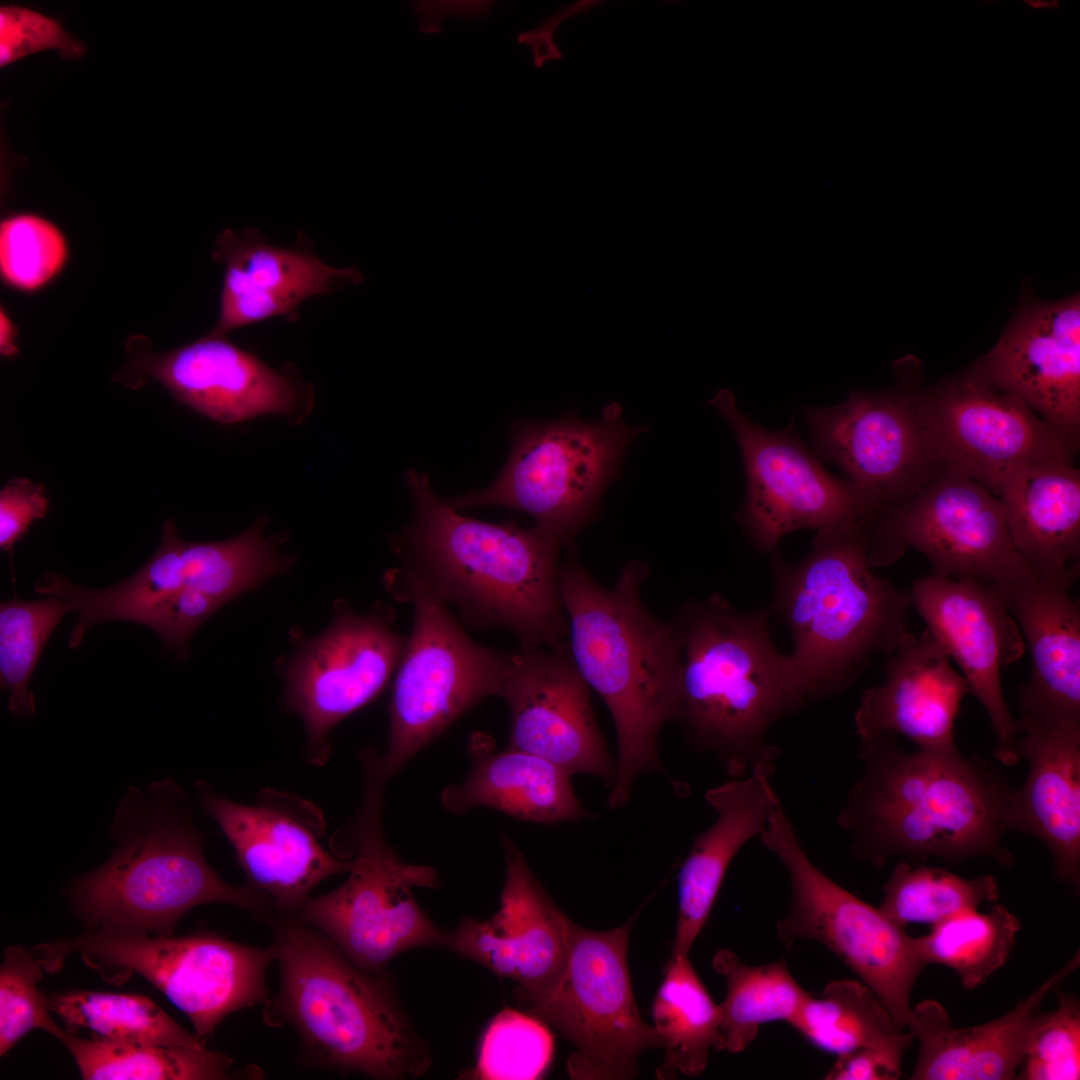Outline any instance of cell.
I'll return each instance as SVG.
<instances>
[{"label": "cell", "mask_w": 1080, "mask_h": 1080, "mask_svg": "<svg viewBox=\"0 0 1080 1080\" xmlns=\"http://www.w3.org/2000/svg\"><path fill=\"white\" fill-rule=\"evenodd\" d=\"M862 772L837 816L852 849L874 866L893 857L957 863L985 856L1003 866L1014 787L979 756L901 749L893 734L861 741Z\"/></svg>", "instance_id": "cell-1"}, {"label": "cell", "mask_w": 1080, "mask_h": 1080, "mask_svg": "<svg viewBox=\"0 0 1080 1080\" xmlns=\"http://www.w3.org/2000/svg\"><path fill=\"white\" fill-rule=\"evenodd\" d=\"M406 482L414 514L396 536L395 551L429 580L462 622L503 629L521 645L568 642L558 581L564 545L557 538L535 525L462 515L433 491L425 473L408 470Z\"/></svg>", "instance_id": "cell-2"}, {"label": "cell", "mask_w": 1080, "mask_h": 1080, "mask_svg": "<svg viewBox=\"0 0 1080 1080\" xmlns=\"http://www.w3.org/2000/svg\"><path fill=\"white\" fill-rule=\"evenodd\" d=\"M648 567L630 561L612 587L599 584L577 561L559 569L569 625L568 647L589 688L604 701L618 738L619 757L608 798L626 805L638 776L662 772L657 739L675 721L682 667L674 621L649 613L641 598Z\"/></svg>", "instance_id": "cell-3"}, {"label": "cell", "mask_w": 1080, "mask_h": 1080, "mask_svg": "<svg viewBox=\"0 0 1080 1080\" xmlns=\"http://www.w3.org/2000/svg\"><path fill=\"white\" fill-rule=\"evenodd\" d=\"M280 986L263 1005L270 1027H290L303 1058L319 1068L374 1079L423 1076L431 1051L412 1024L387 970L351 962L297 915H274Z\"/></svg>", "instance_id": "cell-4"}, {"label": "cell", "mask_w": 1080, "mask_h": 1080, "mask_svg": "<svg viewBox=\"0 0 1080 1080\" xmlns=\"http://www.w3.org/2000/svg\"><path fill=\"white\" fill-rule=\"evenodd\" d=\"M116 847L100 867L68 888L89 927L124 925L173 935L180 919L208 903L241 908L267 921L270 902L247 885L224 881L204 855L206 833L194 823L189 797L174 779L130 787L111 825Z\"/></svg>", "instance_id": "cell-5"}, {"label": "cell", "mask_w": 1080, "mask_h": 1080, "mask_svg": "<svg viewBox=\"0 0 1080 1080\" xmlns=\"http://www.w3.org/2000/svg\"><path fill=\"white\" fill-rule=\"evenodd\" d=\"M865 524L816 533L796 563L770 553V610L792 636L788 658L805 704L843 692L874 656H889L910 635V592L873 572Z\"/></svg>", "instance_id": "cell-6"}, {"label": "cell", "mask_w": 1080, "mask_h": 1080, "mask_svg": "<svg viewBox=\"0 0 1080 1080\" xmlns=\"http://www.w3.org/2000/svg\"><path fill=\"white\" fill-rule=\"evenodd\" d=\"M770 608L736 609L720 594L687 603L673 619L682 667L675 721L731 778L746 776L775 746L770 727L805 704L788 655L775 647Z\"/></svg>", "instance_id": "cell-7"}, {"label": "cell", "mask_w": 1080, "mask_h": 1080, "mask_svg": "<svg viewBox=\"0 0 1080 1080\" xmlns=\"http://www.w3.org/2000/svg\"><path fill=\"white\" fill-rule=\"evenodd\" d=\"M366 785L361 807L332 850L351 859L347 879L336 889L310 897L297 916L328 939L358 967L383 972L401 953L448 948L449 931L439 928L416 901L414 887L436 888L435 869L403 862L382 830L383 789L388 780L378 757H362Z\"/></svg>", "instance_id": "cell-8"}, {"label": "cell", "mask_w": 1080, "mask_h": 1080, "mask_svg": "<svg viewBox=\"0 0 1080 1080\" xmlns=\"http://www.w3.org/2000/svg\"><path fill=\"white\" fill-rule=\"evenodd\" d=\"M33 949L49 973L76 953L110 983L140 975L189 1018L203 1043L228 1015L268 1001L265 974L277 959L273 944L258 948L212 932L175 937L124 925L90 928Z\"/></svg>", "instance_id": "cell-9"}, {"label": "cell", "mask_w": 1080, "mask_h": 1080, "mask_svg": "<svg viewBox=\"0 0 1080 1080\" xmlns=\"http://www.w3.org/2000/svg\"><path fill=\"white\" fill-rule=\"evenodd\" d=\"M385 583L413 608V623L396 670L389 743L380 757L387 780L482 699L498 696L510 653L473 640L417 569L404 564Z\"/></svg>", "instance_id": "cell-10"}, {"label": "cell", "mask_w": 1080, "mask_h": 1080, "mask_svg": "<svg viewBox=\"0 0 1080 1080\" xmlns=\"http://www.w3.org/2000/svg\"><path fill=\"white\" fill-rule=\"evenodd\" d=\"M646 429L627 425L617 402L593 422L572 415L519 422L510 427L511 451L497 478L447 500L458 511L496 506L524 512L567 546L594 518L627 447Z\"/></svg>", "instance_id": "cell-11"}, {"label": "cell", "mask_w": 1080, "mask_h": 1080, "mask_svg": "<svg viewBox=\"0 0 1080 1080\" xmlns=\"http://www.w3.org/2000/svg\"><path fill=\"white\" fill-rule=\"evenodd\" d=\"M759 837L786 868L791 885L789 911L776 923L778 938L787 944L809 939L825 945L877 995L896 1024L906 1029L911 993L927 966L918 937L820 871L782 805Z\"/></svg>", "instance_id": "cell-12"}, {"label": "cell", "mask_w": 1080, "mask_h": 1080, "mask_svg": "<svg viewBox=\"0 0 1080 1080\" xmlns=\"http://www.w3.org/2000/svg\"><path fill=\"white\" fill-rule=\"evenodd\" d=\"M636 916L603 931L572 923L561 982L549 996L522 1005L574 1046L566 1063L571 1079H632L640 1054L663 1046L633 993L627 951Z\"/></svg>", "instance_id": "cell-13"}, {"label": "cell", "mask_w": 1080, "mask_h": 1080, "mask_svg": "<svg viewBox=\"0 0 1080 1080\" xmlns=\"http://www.w3.org/2000/svg\"><path fill=\"white\" fill-rule=\"evenodd\" d=\"M708 404L726 419L739 443L746 497L737 519L758 550L776 551L793 531L822 533L878 514L850 481L827 472L796 433L768 430L742 413L729 389L718 390Z\"/></svg>", "instance_id": "cell-14"}, {"label": "cell", "mask_w": 1080, "mask_h": 1080, "mask_svg": "<svg viewBox=\"0 0 1080 1080\" xmlns=\"http://www.w3.org/2000/svg\"><path fill=\"white\" fill-rule=\"evenodd\" d=\"M871 566H888L912 548L931 575L992 583L1023 558L1000 500L976 481L941 470L913 495L866 523Z\"/></svg>", "instance_id": "cell-15"}, {"label": "cell", "mask_w": 1080, "mask_h": 1080, "mask_svg": "<svg viewBox=\"0 0 1080 1080\" xmlns=\"http://www.w3.org/2000/svg\"><path fill=\"white\" fill-rule=\"evenodd\" d=\"M897 383L853 391L827 408H806L814 453L838 466L878 514L902 502L941 470L918 412L911 365L895 362Z\"/></svg>", "instance_id": "cell-16"}, {"label": "cell", "mask_w": 1080, "mask_h": 1080, "mask_svg": "<svg viewBox=\"0 0 1080 1080\" xmlns=\"http://www.w3.org/2000/svg\"><path fill=\"white\" fill-rule=\"evenodd\" d=\"M918 412L940 470L995 495L1001 478L1029 464H1074L1078 447L1022 400L968 370L919 392Z\"/></svg>", "instance_id": "cell-17"}, {"label": "cell", "mask_w": 1080, "mask_h": 1080, "mask_svg": "<svg viewBox=\"0 0 1080 1080\" xmlns=\"http://www.w3.org/2000/svg\"><path fill=\"white\" fill-rule=\"evenodd\" d=\"M195 787L202 808L232 845L246 885L270 902L272 916L297 915L318 884L350 870L349 857L321 844L325 818L310 801L265 788L252 804H242L205 781Z\"/></svg>", "instance_id": "cell-18"}, {"label": "cell", "mask_w": 1080, "mask_h": 1080, "mask_svg": "<svg viewBox=\"0 0 1080 1080\" xmlns=\"http://www.w3.org/2000/svg\"><path fill=\"white\" fill-rule=\"evenodd\" d=\"M394 616L386 608H343L288 664L285 701L304 722L310 763L327 762L331 729L371 702L396 672L407 638L393 628Z\"/></svg>", "instance_id": "cell-19"}, {"label": "cell", "mask_w": 1080, "mask_h": 1080, "mask_svg": "<svg viewBox=\"0 0 1080 1080\" xmlns=\"http://www.w3.org/2000/svg\"><path fill=\"white\" fill-rule=\"evenodd\" d=\"M911 606L961 669L968 691L985 709L995 737L994 756L1014 765L1018 729L1003 696L1002 669L1017 662L1025 642L993 583L929 575L909 590Z\"/></svg>", "instance_id": "cell-20"}, {"label": "cell", "mask_w": 1080, "mask_h": 1080, "mask_svg": "<svg viewBox=\"0 0 1080 1080\" xmlns=\"http://www.w3.org/2000/svg\"><path fill=\"white\" fill-rule=\"evenodd\" d=\"M498 696L511 714L509 747L542 757L570 775H594L612 786L616 765L568 642L555 647L520 644L510 653Z\"/></svg>", "instance_id": "cell-21"}, {"label": "cell", "mask_w": 1080, "mask_h": 1080, "mask_svg": "<svg viewBox=\"0 0 1080 1080\" xmlns=\"http://www.w3.org/2000/svg\"><path fill=\"white\" fill-rule=\"evenodd\" d=\"M506 872L498 911L490 918L463 917L449 931L447 950L485 966L518 985L526 1003L549 996L568 963L572 921L551 899L515 842L501 835Z\"/></svg>", "instance_id": "cell-22"}, {"label": "cell", "mask_w": 1080, "mask_h": 1080, "mask_svg": "<svg viewBox=\"0 0 1080 1080\" xmlns=\"http://www.w3.org/2000/svg\"><path fill=\"white\" fill-rule=\"evenodd\" d=\"M129 352L128 375L156 380L178 401L222 424L263 415L293 419L311 408L308 386L268 366L226 335L209 332L163 353L133 348Z\"/></svg>", "instance_id": "cell-23"}, {"label": "cell", "mask_w": 1080, "mask_h": 1080, "mask_svg": "<svg viewBox=\"0 0 1080 1080\" xmlns=\"http://www.w3.org/2000/svg\"><path fill=\"white\" fill-rule=\"evenodd\" d=\"M968 371L1022 400L1078 447L1079 294L1022 307L996 345Z\"/></svg>", "instance_id": "cell-24"}, {"label": "cell", "mask_w": 1080, "mask_h": 1080, "mask_svg": "<svg viewBox=\"0 0 1080 1080\" xmlns=\"http://www.w3.org/2000/svg\"><path fill=\"white\" fill-rule=\"evenodd\" d=\"M1016 756L1028 761L1012 793L1008 829L1039 839L1054 874L1080 886V719L1020 712Z\"/></svg>", "instance_id": "cell-25"}, {"label": "cell", "mask_w": 1080, "mask_h": 1080, "mask_svg": "<svg viewBox=\"0 0 1080 1080\" xmlns=\"http://www.w3.org/2000/svg\"><path fill=\"white\" fill-rule=\"evenodd\" d=\"M213 258L224 266L218 320L212 333L229 332L266 319L294 317L302 302L364 279L356 267L336 268L307 245L270 244L255 228L224 230Z\"/></svg>", "instance_id": "cell-26"}, {"label": "cell", "mask_w": 1080, "mask_h": 1080, "mask_svg": "<svg viewBox=\"0 0 1080 1080\" xmlns=\"http://www.w3.org/2000/svg\"><path fill=\"white\" fill-rule=\"evenodd\" d=\"M925 628L889 655L881 684L866 689L854 716L860 740L901 734L918 749H956L954 726L967 683Z\"/></svg>", "instance_id": "cell-27"}, {"label": "cell", "mask_w": 1080, "mask_h": 1080, "mask_svg": "<svg viewBox=\"0 0 1080 1080\" xmlns=\"http://www.w3.org/2000/svg\"><path fill=\"white\" fill-rule=\"evenodd\" d=\"M1031 654L1020 712L1080 719V606L1073 582L1046 576L1024 559L992 582Z\"/></svg>", "instance_id": "cell-28"}, {"label": "cell", "mask_w": 1080, "mask_h": 1080, "mask_svg": "<svg viewBox=\"0 0 1080 1080\" xmlns=\"http://www.w3.org/2000/svg\"><path fill=\"white\" fill-rule=\"evenodd\" d=\"M1080 965L1069 961L1006 1014L971 1027H955L941 1003L912 1007L906 1029L919 1041L913 1080H1011L1023 1061L1045 998Z\"/></svg>", "instance_id": "cell-29"}, {"label": "cell", "mask_w": 1080, "mask_h": 1080, "mask_svg": "<svg viewBox=\"0 0 1080 1080\" xmlns=\"http://www.w3.org/2000/svg\"><path fill=\"white\" fill-rule=\"evenodd\" d=\"M779 748L774 746L744 777L705 793L716 819L695 837L678 873V915L671 955H689L707 922L726 872L739 850L760 836L781 806L771 785Z\"/></svg>", "instance_id": "cell-30"}, {"label": "cell", "mask_w": 1080, "mask_h": 1080, "mask_svg": "<svg viewBox=\"0 0 1080 1080\" xmlns=\"http://www.w3.org/2000/svg\"><path fill=\"white\" fill-rule=\"evenodd\" d=\"M995 496L1013 545L1038 572L1076 581L1080 563V472L1074 464H1029L1009 470Z\"/></svg>", "instance_id": "cell-31"}, {"label": "cell", "mask_w": 1080, "mask_h": 1080, "mask_svg": "<svg viewBox=\"0 0 1080 1080\" xmlns=\"http://www.w3.org/2000/svg\"><path fill=\"white\" fill-rule=\"evenodd\" d=\"M469 749V774L441 793L447 811L462 814L487 807L544 824L591 816L573 791L571 775L556 764L509 746L497 752L486 739L473 740Z\"/></svg>", "instance_id": "cell-32"}, {"label": "cell", "mask_w": 1080, "mask_h": 1080, "mask_svg": "<svg viewBox=\"0 0 1080 1080\" xmlns=\"http://www.w3.org/2000/svg\"><path fill=\"white\" fill-rule=\"evenodd\" d=\"M652 1021L665 1051L656 1077L702 1075L718 1036L719 1008L689 955H671L653 1001Z\"/></svg>", "instance_id": "cell-33"}, {"label": "cell", "mask_w": 1080, "mask_h": 1080, "mask_svg": "<svg viewBox=\"0 0 1080 1080\" xmlns=\"http://www.w3.org/2000/svg\"><path fill=\"white\" fill-rule=\"evenodd\" d=\"M789 1024L810 1044L837 1056L859 1048L905 1053L915 1041L877 995L857 980H834L818 997L807 993Z\"/></svg>", "instance_id": "cell-34"}, {"label": "cell", "mask_w": 1080, "mask_h": 1080, "mask_svg": "<svg viewBox=\"0 0 1080 1080\" xmlns=\"http://www.w3.org/2000/svg\"><path fill=\"white\" fill-rule=\"evenodd\" d=\"M712 966L727 983L725 999L718 1004L719 1028L713 1047L717 1051L742 1052L763 1024H789L808 993L784 961L752 966L741 962L733 951L720 949Z\"/></svg>", "instance_id": "cell-35"}, {"label": "cell", "mask_w": 1080, "mask_h": 1080, "mask_svg": "<svg viewBox=\"0 0 1080 1080\" xmlns=\"http://www.w3.org/2000/svg\"><path fill=\"white\" fill-rule=\"evenodd\" d=\"M59 1041L86 1080H219L237 1075L230 1072L233 1060L229 1056L205 1047L84 1039L68 1030Z\"/></svg>", "instance_id": "cell-36"}, {"label": "cell", "mask_w": 1080, "mask_h": 1080, "mask_svg": "<svg viewBox=\"0 0 1080 1080\" xmlns=\"http://www.w3.org/2000/svg\"><path fill=\"white\" fill-rule=\"evenodd\" d=\"M68 1031L80 1028L99 1039L201 1049L205 1044L157 1003L138 994L72 990L46 998Z\"/></svg>", "instance_id": "cell-37"}, {"label": "cell", "mask_w": 1080, "mask_h": 1080, "mask_svg": "<svg viewBox=\"0 0 1080 1080\" xmlns=\"http://www.w3.org/2000/svg\"><path fill=\"white\" fill-rule=\"evenodd\" d=\"M1021 928L1006 907L993 905L989 913L964 912L918 937L926 963L950 967L965 989H975L1007 961Z\"/></svg>", "instance_id": "cell-38"}, {"label": "cell", "mask_w": 1080, "mask_h": 1080, "mask_svg": "<svg viewBox=\"0 0 1080 1080\" xmlns=\"http://www.w3.org/2000/svg\"><path fill=\"white\" fill-rule=\"evenodd\" d=\"M878 909L892 922L936 925L964 912L977 910L983 902L999 899L992 875L963 878L949 870L925 865L912 867L898 862L883 885Z\"/></svg>", "instance_id": "cell-39"}, {"label": "cell", "mask_w": 1080, "mask_h": 1080, "mask_svg": "<svg viewBox=\"0 0 1080 1080\" xmlns=\"http://www.w3.org/2000/svg\"><path fill=\"white\" fill-rule=\"evenodd\" d=\"M70 604L55 595L45 599H13L0 604V686L8 689V709L16 715L35 713L29 681L44 646Z\"/></svg>", "instance_id": "cell-40"}, {"label": "cell", "mask_w": 1080, "mask_h": 1080, "mask_svg": "<svg viewBox=\"0 0 1080 1080\" xmlns=\"http://www.w3.org/2000/svg\"><path fill=\"white\" fill-rule=\"evenodd\" d=\"M554 1051L548 1025L538 1017L505 1008L488 1024L475 1067L464 1078L535 1080L549 1068Z\"/></svg>", "instance_id": "cell-41"}, {"label": "cell", "mask_w": 1080, "mask_h": 1080, "mask_svg": "<svg viewBox=\"0 0 1080 1080\" xmlns=\"http://www.w3.org/2000/svg\"><path fill=\"white\" fill-rule=\"evenodd\" d=\"M68 258L67 241L46 218L18 213L0 224V272L5 284L33 292L48 284Z\"/></svg>", "instance_id": "cell-42"}, {"label": "cell", "mask_w": 1080, "mask_h": 1080, "mask_svg": "<svg viewBox=\"0 0 1080 1080\" xmlns=\"http://www.w3.org/2000/svg\"><path fill=\"white\" fill-rule=\"evenodd\" d=\"M44 971L33 949L10 946L0 967V1055L26 1034L43 1030L59 1040L64 1029L52 1019L47 997L38 989Z\"/></svg>", "instance_id": "cell-43"}, {"label": "cell", "mask_w": 1080, "mask_h": 1080, "mask_svg": "<svg viewBox=\"0 0 1080 1080\" xmlns=\"http://www.w3.org/2000/svg\"><path fill=\"white\" fill-rule=\"evenodd\" d=\"M1057 1000L1055 1010L1039 1014L1017 1079L1080 1078V1004L1062 991L1057 992Z\"/></svg>", "instance_id": "cell-44"}, {"label": "cell", "mask_w": 1080, "mask_h": 1080, "mask_svg": "<svg viewBox=\"0 0 1080 1080\" xmlns=\"http://www.w3.org/2000/svg\"><path fill=\"white\" fill-rule=\"evenodd\" d=\"M46 50L59 51L65 58H77L85 52V45L56 20L38 11L17 5L1 6V67Z\"/></svg>", "instance_id": "cell-45"}, {"label": "cell", "mask_w": 1080, "mask_h": 1080, "mask_svg": "<svg viewBox=\"0 0 1080 1080\" xmlns=\"http://www.w3.org/2000/svg\"><path fill=\"white\" fill-rule=\"evenodd\" d=\"M48 499L44 486L27 478H14L0 491V548L13 557V547L28 533L30 524L45 517Z\"/></svg>", "instance_id": "cell-46"}, {"label": "cell", "mask_w": 1080, "mask_h": 1080, "mask_svg": "<svg viewBox=\"0 0 1080 1080\" xmlns=\"http://www.w3.org/2000/svg\"><path fill=\"white\" fill-rule=\"evenodd\" d=\"M904 1053L882 1048H859L837 1056L827 1080H897Z\"/></svg>", "instance_id": "cell-47"}, {"label": "cell", "mask_w": 1080, "mask_h": 1080, "mask_svg": "<svg viewBox=\"0 0 1080 1080\" xmlns=\"http://www.w3.org/2000/svg\"><path fill=\"white\" fill-rule=\"evenodd\" d=\"M599 3L600 1L594 0L575 1L551 14L534 29L520 33L517 36V41L530 48L534 66L541 68L548 61L561 59L562 52L553 41V35L557 27L567 19L584 13L596 7Z\"/></svg>", "instance_id": "cell-48"}, {"label": "cell", "mask_w": 1080, "mask_h": 1080, "mask_svg": "<svg viewBox=\"0 0 1080 1080\" xmlns=\"http://www.w3.org/2000/svg\"><path fill=\"white\" fill-rule=\"evenodd\" d=\"M493 4V1H416L413 11L419 18V29L426 34H436L441 30L442 17L455 16L465 21L483 19Z\"/></svg>", "instance_id": "cell-49"}, {"label": "cell", "mask_w": 1080, "mask_h": 1080, "mask_svg": "<svg viewBox=\"0 0 1080 1080\" xmlns=\"http://www.w3.org/2000/svg\"><path fill=\"white\" fill-rule=\"evenodd\" d=\"M17 331L10 316L1 308L0 310V353L2 356L11 357L18 352L16 345Z\"/></svg>", "instance_id": "cell-50"}, {"label": "cell", "mask_w": 1080, "mask_h": 1080, "mask_svg": "<svg viewBox=\"0 0 1080 1080\" xmlns=\"http://www.w3.org/2000/svg\"><path fill=\"white\" fill-rule=\"evenodd\" d=\"M1027 3L1031 7H1033L1034 9H1039L1040 7H1044V8H1057L1058 7V4H1057L1056 1H1048V2L1047 1H1027Z\"/></svg>", "instance_id": "cell-51"}]
</instances>
